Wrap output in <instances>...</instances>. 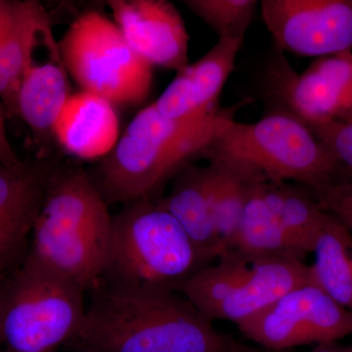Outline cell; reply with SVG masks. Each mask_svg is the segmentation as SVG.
Listing matches in <instances>:
<instances>
[{"label":"cell","mask_w":352,"mask_h":352,"mask_svg":"<svg viewBox=\"0 0 352 352\" xmlns=\"http://www.w3.org/2000/svg\"><path fill=\"white\" fill-rule=\"evenodd\" d=\"M309 281L310 267L300 259L227 250L178 292L208 321L238 326Z\"/></svg>","instance_id":"cell-7"},{"label":"cell","mask_w":352,"mask_h":352,"mask_svg":"<svg viewBox=\"0 0 352 352\" xmlns=\"http://www.w3.org/2000/svg\"><path fill=\"white\" fill-rule=\"evenodd\" d=\"M197 17L214 30L219 38L244 41L258 1L256 0H184Z\"/></svg>","instance_id":"cell-23"},{"label":"cell","mask_w":352,"mask_h":352,"mask_svg":"<svg viewBox=\"0 0 352 352\" xmlns=\"http://www.w3.org/2000/svg\"><path fill=\"white\" fill-rule=\"evenodd\" d=\"M12 1L0 0V99L2 106L6 109L7 117L12 118L18 116L17 99L13 94L12 88L7 80L6 73L2 68V47L9 18H10Z\"/></svg>","instance_id":"cell-25"},{"label":"cell","mask_w":352,"mask_h":352,"mask_svg":"<svg viewBox=\"0 0 352 352\" xmlns=\"http://www.w3.org/2000/svg\"><path fill=\"white\" fill-rule=\"evenodd\" d=\"M173 179L170 193L157 199L159 203L182 224L200 249L219 258L221 251L212 217L210 166L190 163Z\"/></svg>","instance_id":"cell-16"},{"label":"cell","mask_w":352,"mask_h":352,"mask_svg":"<svg viewBox=\"0 0 352 352\" xmlns=\"http://www.w3.org/2000/svg\"><path fill=\"white\" fill-rule=\"evenodd\" d=\"M317 201L325 212L337 217L352 233V184L337 187Z\"/></svg>","instance_id":"cell-26"},{"label":"cell","mask_w":352,"mask_h":352,"mask_svg":"<svg viewBox=\"0 0 352 352\" xmlns=\"http://www.w3.org/2000/svg\"><path fill=\"white\" fill-rule=\"evenodd\" d=\"M234 111L235 107L224 111L203 157L241 160L271 182L302 185L317 200L347 185L332 156L300 120L288 113L268 111L258 122L245 124L234 120Z\"/></svg>","instance_id":"cell-5"},{"label":"cell","mask_w":352,"mask_h":352,"mask_svg":"<svg viewBox=\"0 0 352 352\" xmlns=\"http://www.w3.org/2000/svg\"><path fill=\"white\" fill-rule=\"evenodd\" d=\"M278 217L298 258L312 252L315 241L328 217L314 194L302 185L282 182Z\"/></svg>","instance_id":"cell-22"},{"label":"cell","mask_w":352,"mask_h":352,"mask_svg":"<svg viewBox=\"0 0 352 352\" xmlns=\"http://www.w3.org/2000/svg\"><path fill=\"white\" fill-rule=\"evenodd\" d=\"M310 276L315 285L352 311V233L329 214L317 236Z\"/></svg>","instance_id":"cell-20"},{"label":"cell","mask_w":352,"mask_h":352,"mask_svg":"<svg viewBox=\"0 0 352 352\" xmlns=\"http://www.w3.org/2000/svg\"><path fill=\"white\" fill-rule=\"evenodd\" d=\"M305 126L332 156L347 184H352V116Z\"/></svg>","instance_id":"cell-24"},{"label":"cell","mask_w":352,"mask_h":352,"mask_svg":"<svg viewBox=\"0 0 352 352\" xmlns=\"http://www.w3.org/2000/svg\"><path fill=\"white\" fill-rule=\"evenodd\" d=\"M71 340L80 352H254L177 291L99 280Z\"/></svg>","instance_id":"cell-1"},{"label":"cell","mask_w":352,"mask_h":352,"mask_svg":"<svg viewBox=\"0 0 352 352\" xmlns=\"http://www.w3.org/2000/svg\"><path fill=\"white\" fill-rule=\"evenodd\" d=\"M60 59L82 91L113 106H138L151 92L153 66L127 43L113 21L85 11L57 41Z\"/></svg>","instance_id":"cell-8"},{"label":"cell","mask_w":352,"mask_h":352,"mask_svg":"<svg viewBox=\"0 0 352 352\" xmlns=\"http://www.w3.org/2000/svg\"><path fill=\"white\" fill-rule=\"evenodd\" d=\"M238 328L248 339L273 351L321 346L352 335V311L309 281L291 289Z\"/></svg>","instance_id":"cell-10"},{"label":"cell","mask_w":352,"mask_h":352,"mask_svg":"<svg viewBox=\"0 0 352 352\" xmlns=\"http://www.w3.org/2000/svg\"><path fill=\"white\" fill-rule=\"evenodd\" d=\"M51 34L47 11L36 0L12 1L2 47V68L17 99L25 72L34 63L39 39Z\"/></svg>","instance_id":"cell-21"},{"label":"cell","mask_w":352,"mask_h":352,"mask_svg":"<svg viewBox=\"0 0 352 352\" xmlns=\"http://www.w3.org/2000/svg\"><path fill=\"white\" fill-rule=\"evenodd\" d=\"M56 162L23 161L0 164V282L6 283L31 250L32 231L45 199Z\"/></svg>","instance_id":"cell-12"},{"label":"cell","mask_w":352,"mask_h":352,"mask_svg":"<svg viewBox=\"0 0 352 352\" xmlns=\"http://www.w3.org/2000/svg\"><path fill=\"white\" fill-rule=\"evenodd\" d=\"M281 183L265 179L254 190L243 212L230 250L300 259L278 217Z\"/></svg>","instance_id":"cell-18"},{"label":"cell","mask_w":352,"mask_h":352,"mask_svg":"<svg viewBox=\"0 0 352 352\" xmlns=\"http://www.w3.org/2000/svg\"><path fill=\"white\" fill-rule=\"evenodd\" d=\"M261 97L305 124L352 116V50L319 58L298 74L283 51L273 48L259 72Z\"/></svg>","instance_id":"cell-9"},{"label":"cell","mask_w":352,"mask_h":352,"mask_svg":"<svg viewBox=\"0 0 352 352\" xmlns=\"http://www.w3.org/2000/svg\"><path fill=\"white\" fill-rule=\"evenodd\" d=\"M157 198L124 204L112 219L110 244L100 280L124 286L177 291L214 263Z\"/></svg>","instance_id":"cell-4"},{"label":"cell","mask_w":352,"mask_h":352,"mask_svg":"<svg viewBox=\"0 0 352 352\" xmlns=\"http://www.w3.org/2000/svg\"><path fill=\"white\" fill-rule=\"evenodd\" d=\"M69 95L68 76L61 60L39 64L34 61L18 90V116L25 120L36 138L53 135Z\"/></svg>","instance_id":"cell-19"},{"label":"cell","mask_w":352,"mask_h":352,"mask_svg":"<svg viewBox=\"0 0 352 352\" xmlns=\"http://www.w3.org/2000/svg\"><path fill=\"white\" fill-rule=\"evenodd\" d=\"M113 22L127 43L153 67L188 66L189 34L182 14L166 0H109Z\"/></svg>","instance_id":"cell-13"},{"label":"cell","mask_w":352,"mask_h":352,"mask_svg":"<svg viewBox=\"0 0 352 352\" xmlns=\"http://www.w3.org/2000/svg\"><path fill=\"white\" fill-rule=\"evenodd\" d=\"M7 113L3 106H0V164L4 166H17L22 163V160L16 154L11 146L6 132Z\"/></svg>","instance_id":"cell-27"},{"label":"cell","mask_w":352,"mask_h":352,"mask_svg":"<svg viewBox=\"0 0 352 352\" xmlns=\"http://www.w3.org/2000/svg\"><path fill=\"white\" fill-rule=\"evenodd\" d=\"M4 284L6 283H2V282H0V294H1L2 288H3Z\"/></svg>","instance_id":"cell-29"},{"label":"cell","mask_w":352,"mask_h":352,"mask_svg":"<svg viewBox=\"0 0 352 352\" xmlns=\"http://www.w3.org/2000/svg\"><path fill=\"white\" fill-rule=\"evenodd\" d=\"M312 352H349V349H340V347L333 346V344H321L318 349H315Z\"/></svg>","instance_id":"cell-28"},{"label":"cell","mask_w":352,"mask_h":352,"mask_svg":"<svg viewBox=\"0 0 352 352\" xmlns=\"http://www.w3.org/2000/svg\"><path fill=\"white\" fill-rule=\"evenodd\" d=\"M89 173L78 164H57L32 231L30 254L90 291L103 274L112 215Z\"/></svg>","instance_id":"cell-2"},{"label":"cell","mask_w":352,"mask_h":352,"mask_svg":"<svg viewBox=\"0 0 352 352\" xmlns=\"http://www.w3.org/2000/svg\"><path fill=\"white\" fill-rule=\"evenodd\" d=\"M224 111L193 120L164 117L154 103L140 111L110 154L89 173L108 205L156 198L157 190L212 143Z\"/></svg>","instance_id":"cell-3"},{"label":"cell","mask_w":352,"mask_h":352,"mask_svg":"<svg viewBox=\"0 0 352 352\" xmlns=\"http://www.w3.org/2000/svg\"><path fill=\"white\" fill-rule=\"evenodd\" d=\"M349 352H352V346L351 347V349H349Z\"/></svg>","instance_id":"cell-30"},{"label":"cell","mask_w":352,"mask_h":352,"mask_svg":"<svg viewBox=\"0 0 352 352\" xmlns=\"http://www.w3.org/2000/svg\"><path fill=\"white\" fill-rule=\"evenodd\" d=\"M244 41L219 38L207 54L176 72L175 78L159 99L157 110L173 120H193L217 112L222 88L235 68Z\"/></svg>","instance_id":"cell-14"},{"label":"cell","mask_w":352,"mask_h":352,"mask_svg":"<svg viewBox=\"0 0 352 352\" xmlns=\"http://www.w3.org/2000/svg\"><path fill=\"white\" fill-rule=\"evenodd\" d=\"M119 133L115 106L87 91L69 95L53 131L65 151L82 160L104 159L117 145Z\"/></svg>","instance_id":"cell-15"},{"label":"cell","mask_w":352,"mask_h":352,"mask_svg":"<svg viewBox=\"0 0 352 352\" xmlns=\"http://www.w3.org/2000/svg\"><path fill=\"white\" fill-rule=\"evenodd\" d=\"M274 46L302 56L352 50V0H263Z\"/></svg>","instance_id":"cell-11"},{"label":"cell","mask_w":352,"mask_h":352,"mask_svg":"<svg viewBox=\"0 0 352 352\" xmlns=\"http://www.w3.org/2000/svg\"><path fill=\"white\" fill-rule=\"evenodd\" d=\"M85 292L28 256L0 294V344L8 352H55L75 337Z\"/></svg>","instance_id":"cell-6"},{"label":"cell","mask_w":352,"mask_h":352,"mask_svg":"<svg viewBox=\"0 0 352 352\" xmlns=\"http://www.w3.org/2000/svg\"><path fill=\"white\" fill-rule=\"evenodd\" d=\"M207 159L212 170V217L222 254L232 248L252 192L268 178L252 164L235 157L208 156Z\"/></svg>","instance_id":"cell-17"}]
</instances>
